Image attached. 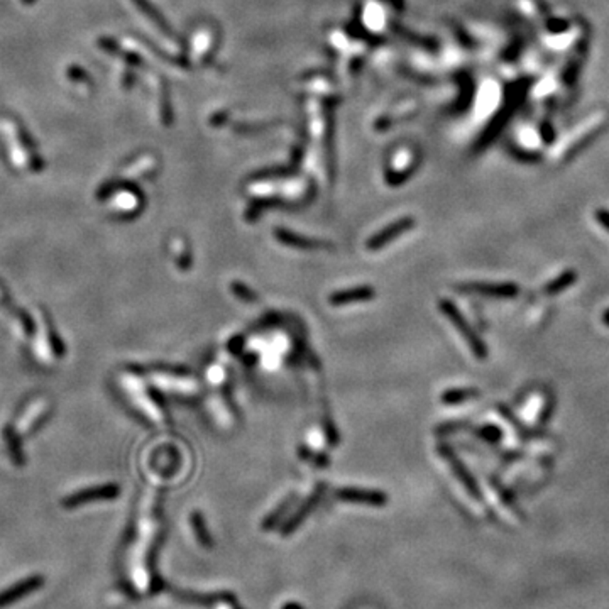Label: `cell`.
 <instances>
[{
    "instance_id": "1",
    "label": "cell",
    "mask_w": 609,
    "mask_h": 609,
    "mask_svg": "<svg viewBox=\"0 0 609 609\" xmlns=\"http://www.w3.org/2000/svg\"><path fill=\"white\" fill-rule=\"evenodd\" d=\"M0 129H2L3 139H6L7 151H9L10 161L21 171L36 173L43 169V157L37 153L36 144L29 135L28 130L14 119L0 120Z\"/></svg>"
},
{
    "instance_id": "2",
    "label": "cell",
    "mask_w": 609,
    "mask_h": 609,
    "mask_svg": "<svg viewBox=\"0 0 609 609\" xmlns=\"http://www.w3.org/2000/svg\"><path fill=\"white\" fill-rule=\"evenodd\" d=\"M440 310L443 311V315H445V317L450 318V322L454 323V327H456L458 332L462 334L464 340L467 342V345L471 347L472 354L476 356L477 359H486L487 357L486 345L483 344V340H481V338L477 337V334L474 332L471 327H469V323L465 322L464 317H462L461 311L454 307V303L443 300V302H440Z\"/></svg>"
},
{
    "instance_id": "3",
    "label": "cell",
    "mask_w": 609,
    "mask_h": 609,
    "mask_svg": "<svg viewBox=\"0 0 609 609\" xmlns=\"http://www.w3.org/2000/svg\"><path fill=\"white\" fill-rule=\"evenodd\" d=\"M458 289L477 295L492 296V298H514L520 293V288L514 283H467L458 287Z\"/></svg>"
},
{
    "instance_id": "4",
    "label": "cell",
    "mask_w": 609,
    "mask_h": 609,
    "mask_svg": "<svg viewBox=\"0 0 609 609\" xmlns=\"http://www.w3.org/2000/svg\"><path fill=\"white\" fill-rule=\"evenodd\" d=\"M44 579L41 575H32V577L24 579L19 584L12 586V588L6 589L3 592H0V609L9 606V604L17 603L19 599L26 597L28 594L37 591L39 588H43Z\"/></svg>"
},
{
    "instance_id": "5",
    "label": "cell",
    "mask_w": 609,
    "mask_h": 609,
    "mask_svg": "<svg viewBox=\"0 0 609 609\" xmlns=\"http://www.w3.org/2000/svg\"><path fill=\"white\" fill-rule=\"evenodd\" d=\"M413 225H415V220L409 219V217H405V219L396 220V222H394V224L388 225V227H386L385 231H381V232H379V234H376L374 237H371L369 242H367V249H369V251L383 249V247H385L386 244H389L391 240H394V239H396V237H400L401 234H405V232L409 231V229H412Z\"/></svg>"
},
{
    "instance_id": "6",
    "label": "cell",
    "mask_w": 609,
    "mask_h": 609,
    "mask_svg": "<svg viewBox=\"0 0 609 609\" xmlns=\"http://www.w3.org/2000/svg\"><path fill=\"white\" fill-rule=\"evenodd\" d=\"M117 494H119V487L115 486V484H107V486H99V487H93V490L75 492V494L65 498L63 505L66 508H75L80 505H86V503H92L93 499L115 498Z\"/></svg>"
},
{
    "instance_id": "7",
    "label": "cell",
    "mask_w": 609,
    "mask_h": 609,
    "mask_svg": "<svg viewBox=\"0 0 609 609\" xmlns=\"http://www.w3.org/2000/svg\"><path fill=\"white\" fill-rule=\"evenodd\" d=\"M337 498L344 503H359V505L385 506L388 496L381 491H362V490H340L337 491Z\"/></svg>"
},
{
    "instance_id": "8",
    "label": "cell",
    "mask_w": 609,
    "mask_h": 609,
    "mask_svg": "<svg viewBox=\"0 0 609 609\" xmlns=\"http://www.w3.org/2000/svg\"><path fill=\"white\" fill-rule=\"evenodd\" d=\"M372 298H374V289L371 287H359L352 289H342V291L334 293V295L330 296V303L338 307V304L369 302Z\"/></svg>"
},
{
    "instance_id": "9",
    "label": "cell",
    "mask_w": 609,
    "mask_h": 609,
    "mask_svg": "<svg viewBox=\"0 0 609 609\" xmlns=\"http://www.w3.org/2000/svg\"><path fill=\"white\" fill-rule=\"evenodd\" d=\"M276 237L283 244H287V246H291V247H296V249L311 251V249H323V247H327V244H323L322 240H315V239H308V237H303V235H296V234H293V232L284 231V229H278Z\"/></svg>"
},
{
    "instance_id": "10",
    "label": "cell",
    "mask_w": 609,
    "mask_h": 609,
    "mask_svg": "<svg viewBox=\"0 0 609 609\" xmlns=\"http://www.w3.org/2000/svg\"><path fill=\"white\" fill-rule=\"evenodd\" d=\"M46 412H48V403H46V401H44V400L36 401V403H34L31 408H29L28 412H26L24 415H22V418L19 420L17 434L26 435L29 430H32L34 425L39 422V418H43L44 413H46Z\"/></svg>"
},
{
    "instance_id": "11",
    "label": "cell",
    "mask_w": 609,
    "mask_h": 609,
    "mask_svg": "<svg viewBox=\"0 0 609 609\" xmlns=\"http://www.w3.org/2000/svg\"><path fill=\"white\" fill-rule=\"evenodd\" d=\"M130 2L134 3V7L142 14V16L151 22L154 29H157V31L163 32V34H168V36L171 34V29H169L166 21H164L163 16H161V14L154 9V7L151 6V2H148V0H130Z\"/></svg>"
},
{
    "instance_id": "12",
    "label": "cell",
    "mask_w": 609,
    "mask_h": 609,
    "mask_svg": "<svg viewBox=\"0 0 609 609\" xmlns=\"http://www.w3.org/2000/svg\"><path fill=\"white\" fill-rule=\"evenodd\" d=\"M442 454H443V457L449 458V462H450V465H452L454 472H456L458 479H461L462 483H464L465 490H467L474 496H479V490H477V486H476V481H474L472 477L469 476V472L465 471L464 465H462L461 462L457 461L456 456H454V454L450 452V450H445V449H442Z\"/></svg>"
},
{
    "instance_id": "13",
    "label": "cell",
    "mask_w": 609,
    "mask_h": 609,
    "mask_svg": "<svg viewBox=\"0 0 609 609\" xmlns=\"http://www.w3.org/2000/svg\"><path fill=\"white\" fill-rule=\"evenodd\" d=\"M65 75L68 80H70V84L77 86V88H80L81 92H90V90H92V80H90L88 73H86L84 68L77 65L66 66Z\"/></svg>"
},
{
    "instance_id": "14",
    "label": "cell",
    "mask_w": 609,
    "mask_h": 609,
    "mask_svg": "<svg viewBox=\"0 0 609 609\" xmlns=\"http://www.w3.org/2000/svg\"><path fill=\"white\" fill-rule=\"evenodd\" d=\"M137 195H134L133 191H117L115 197L112 198L110 206L119 213H127V212H133L137 205Z\"/></svg>"
},
{
    "instance_id": "15",
    "label": "cell",
    "mask_w": 609,
    "mask_h": 609,
    "mask_svg": "<svg viewBox=\"0 0 609 609\" xmlns=\"http://www.w3.org/2000/svg\"><path fill=\"white\" fill-rule=\"evenodd\" d=\"M575 278H577L575 271L572 269L566 271V273H562L559 278H555L554 281H550V283L545 287V293H547V295H557V293H562L563 289L572 287Z\"/></svg>"
},
{
    "instance_id": "16",
    "label": "cell",
    "mask_w": 609,
    "mask_h": 609,
    "mask_svg": "<svg viewBox=\"0 0 609 609\" xmlns=\"http://www.w3.org/2000/svg\"><path fill=\"white\" fill-rule=\"evenodd\" d=\"M477 391L476 389H452V391H447L445 394L442 396L443 403H449V405H457L461 401L469 400V398H476L477 396Z\"/></svg>"
},
{
    "instance_id": "17",
    "label": "cell",
    "mask_w": 609,
    "mask_h": 609,
    "mask_svg": "<svg viewBox=\"0 0 609 609\" xmlns=\"http://www.w3.org/2000/svg\"><path fill=\"white\" fill-rule=\"evenodd\" d=\"M231 288H232V291H234V295L237 296V298L242 300V302L253 303V302H255V300H258L255 293L251 288H247L246 284L237 283V281H235V283H232Z\"/></svg>"
},
{
    "instance_id": "18",
    "label": "cell",
    "mask_w": 609,
    "mask_h": 609,
    "mask_svg": "<svg viewBox=\"0 0 609 609\" xmlns=\"http://www.w3.org/2000/svg\"><path fill=\"white\" fill-rule=\"evenodd\" d=\"M191 521H193L195 532H197V536H198V540H200V543L206 545V547H209V545H210V536H209V533H206L205 521L202 520L200 513H193V516H191Z\"/></svg>"
},
{
    "instance_id": "19",
    "label": "cell",
    "mask_w": 609,
    "mask_h": 609,
    "mask_svg": "<svg viewBox=\"0 0 609 609\" xmlns=\"http://www.w3.org/2000/svg\"><path fill=\"white\" fill-rule=\"evenodd\" d=\"M483 437L484 438H487V440H491V442H496V440H499V437H501V432L498 430V428L496 427H486V428H483Z\"/></svg>"
},
{
    "instance_id": "20",
    "label": "cell",
    "mask_w": 609,
    "mask_h": 609,
    "mask_svg": "<svg viewBox=\"0 0 609 609\" xmlns=\"http://www.w3.org/2000/svg\"><path fill=\"white\" fill-rule=\"evenodd\" d=\"M596 219L599 220V224L603 225V227L609 232V212H608V210H597Z\"/></svg>"
},
{
    "instance_id": "21",
    "label": "cell",
    "mask_w": 609,
    "mask_h": 609,
    "mask_svg": "<svg viewBox=\"0 0 609 609\" xmlns=\"http://www.w3.org/2000/svg\"><path fill=\"white\" fill-rule=\"evenodd\" d=\"M19 2H21V6H32L36 0H19Z\"/></svg>"
},
{
    "instance_id": "22",
    "label": "cell",
    "mask_w": 609,
    "mask_h": 609,
    "mask_svg": "<svg viewBox=\"0 0 609 609\" xmlns=\"http://www.w3.org/2000/svg\"><path fill=\"white\" fill-rule=\"evenodd\" d=\"M603 320H604V323H606V325L609 327V310L606 311V313H604V317H603Z\"/></svg>"
},
{
    "instance_id": "23",
    "label": "cell",
    "mask_w": 609,
    "mask_h": 609,
    "mask_svg": "<svg viewBox=\"0 0 609 609\" xmlns=\"http://www.w3.org/2000/svg\"><path fill=\"white\" fill-rule=\"evenodd\" d=\"M0 296H2V289H0Z\"/></svg>"
}]
</instances>
